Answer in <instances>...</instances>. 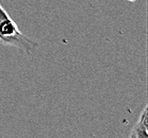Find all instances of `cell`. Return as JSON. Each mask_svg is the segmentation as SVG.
<instances>
[{
    "label": "cell",
    "mask_w": 148,
    "mask_h": 138,
    "mask_svg": "<svg viewBox=\"0 0 148 138\" xmlns=\"http://www.w3.org/2000/svg\"><path fill=\"white\" fill-rule=\"evenodd\" d=\"M0 45L10 46L23 51L25 54H31L38 44L25 35L19 30L16 22L8 14L0 3Z\"/></svg>",
    "instance_id": "obj_1"
},
{
    "label": "cell",
    "mask_w": 148,
    "mask_h": 138,
    "mask_svg": "<svg viewBox=\"0 0 148 138\" xmlns=\"http://www.w3.org/2000/svg\"><path fill=\"white\" fill-rule=\"evenodd\" d=\"M131 138H147L148 137V106L145 105L138 122L132 128L129 135Z\"/></svg>",
    "instance_id": "obj_2"
}]
</instances>
